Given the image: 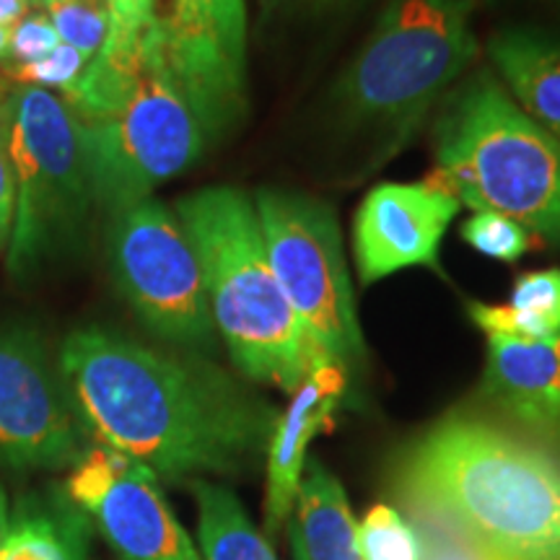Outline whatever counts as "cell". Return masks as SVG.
<instances>
[{"mask_svg": "<svg viewBox=\"0 0 560 560\" xmlns=\"http://www.w3.org/2000/svg\"><path fill=\"white\" fill-rule=\"evenodd\" d=\"M58 366L96 441L161 480L242 475L268 452L278 412L200 355L91 327L68 335Z\"/></svg>", "mask_w": 560, "mask_h": 560, "instance_id": "1", "label": "cell"}, {"mask_svg": "<svg viewBox=\"0 0 560 560\" xmlns=\"http://www.w3.org/2000/svg\"><path fill=\"white\" fill-rule=\"evenodd\" d=\"M392 488L511 560L560 558V457L499 420L441 418L397 452Z\"/></svg>", "mask_w": 560, "mask_h": 560, "instance_id": "2", "label": "cell"}, {"mask_svg": "<svg viewBox=\"0 0 560 560\" xmlns=\"http://www.w3.org/2000/svg\"><path fill=\"white\" fill-rule=\"evenodd\" d=\"M206 283L215 335L252 382L293 395L310 371L330 361L272 276L255 200L240 187H206L174 202Z\"/></svg>", "mask_w": 560, "mask_h": 560, "instance_id": "3", "label": "cell"}, {"mask_svg": "<svg viewBox=\"0 0 560 560\" xmlns=\"http://www.w3.org/2000/svg\"><path fill=\"white\" fill-rule=\"evenodd\" d=\"M433 159L425 182L462 208L509 215L560 244V140L524 115L490 68L446 94L433 128Z\"/></svg>", "mask_w": 560, "mask_h": 560, "instance_id": "4", "label": "cell"}, {"mask_svg": "<svg viewBox=\"0 0 560 560\" xmlns=\"http://www.w3.org/2000/svg\"><path fill=\"white\" fill-rule=\"evenodd\" d=\"M478 52L467 0H387L335 83V115L400 149Z\"/></svg>", "mask_w": 560, "mask_h": 560, "instance_id": "5", "label": "cell"}, {"mask_svg": "<svg viewBox=\"0 0 560 560\" xmlns=\"http://www.w3.org/2000/svg\"><path fill=\"white\" fill-rule=\"evenodd\" d=\"M81 128L96 206L112 215L153 198L156 187L198 164L210 149L213 136L166 58L159 16L145 32L138 75L125 100Z\"/></svg>", "mask_w": 560, "mask_h": 560, "instance_id": "6", "label": "cell"}, {"mask_svg": "<svg viewBox=\"0 0 560 560\" xmlns=\"http://www.w3.org/2000/svg\"><path fill=\"white\" fill-rule=\"evenodd\" d=\"M9 112L16 177L9 272L26 280L79 247L96 198L83 128L66 100L24 83L9 91Z\"/></svg>", "mask_w": 560, "mask_h": 560, "instance_id": "7", "label": "cell"}, {"mask_svg": "<svg viewBox=\"0 0 560 560\" xmlns=\"http://www.w3.org/2000/svg\"><path fill=\"white\" fill-rule=\"evenodd\" d=\"M265 249L280 291L327 359L353 369L366 359L340 221L330 202L262 187L255 195Z\"/></svg>", "mask_w": 560, "mask_h": 560, "instance_id": "8", "label": "cell"}, {"mask_svg": "<svg viewBox=\"0 0 560 560\" xmlns=\"http://www.w3.org/2000/svg\"><path fill=\"white\" fill-rule=\"evenodd\" d=\"M109 262L132 312L151 332L185 348H213L202 270L174 208L149 198L112 215Z\"/></svg>", "mask_w": 560, "mask_h": 560, "instance_id": "9", "label": "cell"}, {"mask_svg": "<svg viewBox=\"0 0 560 560\" xmlns=\"http://www.w3.org/2000/svg\"><path fill=\"white\" fill-rule=\"evenodd\" d=\"M83 423L37 332L0 327V465L60 470L83 457Z\"/></svg>", "mask_w": 560, "mask_h": 560, "instance_id": "10", "label": "cell"}, {"mask_svg": "<svg viewBox=\"0 0 560 560\" xmlns=\"http://www.w3.org/2000/svg\"><path fill=\"white\" fill-rule=\"evenodd\" d=\"M66 495L96 524L122 560H200L149 467L128 454L94 446L68 475Z\"/></svg>", "mask_w": 560, "mask_h": 560, "instance_id": "11", "label": "cell"}, {"mask_svg": "<svg viewBox=\"0 0 560 560\" xmlns=\"http://www.w3.org/2000/svg\"><path fill=\"white\" fill-rule=\"evenodd\" d=\"M174 73L219 140L242 120L247 104V3L244 0H172L159 16Z\"/></svg>", "mask_w": 560, "mask_h": 560, "instance_id": "12", "label": "cell"}, {"mask_svg": "<svg viewBox=\"0 0 560 560\" xmlns=\"http://www.w3.org/2000/svg\"><path fill=\"white\" fill-rule=\"evenodd\" d=\"M462 202L429 182H382L353 215V262L361 285L395 272L439 268V252Z\"/></svg>", "mask_w": 560, "mask_h": 560, "instance_id": "13", "label": "cell"}, {"mask_svg": "<svg viewBox=\"0 0 560 560\" xmlns=\"http://www.w3.org/2000/svg\"><path fill=\"white\" fill-rule=\"evenodd\" d=\"M348 389V369L335 361H322L310 371L301 387L291 395L289 408L278 412L270 433L268 452V490H265V535L276 540L289 524L296 506L301 475L306 467L312 441L335 425L342 397Z\"/></svg>", "mask_w": 560, "mask_h": 560, "instance_id": "14", "label": "cell"}, {"mask_svg": "<svg viewBox=\"0 0 560 560\" xmlns=\"http://www.w3.org/2000/svg\"><path fill=\"white\" fill-rule=\"evenodd\" d=\"M482 397L522 433L560 454V338L488 335Z\"/></svg>", "mask_w": 560, "mask_h": 560, "instance_id": "15", "label": "cell"}, {"mask_svg": "<svg viewBox=\"0 0 560 560\" xmlns=\"http://www.w3.org/2000/svg\"><path fill=\"white\" fill-rule=\"evenodd\" d=\"M488 60L524 115L560 140V32L506 26L488 39Z\"/></svg>", "mask_w": 560, "mask_h": 560, "instance_id": "16", "label": "cell"}, {"mask_svg": "<svg viewBox=\"0 0 560 560\" xmlns=\"http://www.w3.org/2000/svg\"><path fill=\"white\" fill-rule=\"evenodd\" d=\"M296 503L299 516L289 520L291 550L296 556L304 560H366L346 490L319 459L306 462Z\"/></svg>", "mask_w": 560, "mask_h": 560, "instance_id": "17", "label": "cell"}, {"mask_svg": "<svg viewBox=\"0 0 560 560\" xmlns=\"http://www.w3.org/2000/svg\"><path fill=\"white\" fill-rule=\"evenodd\" d=\"M0 560H89V520L66 490L30 493L11 511Z\"/></svg>", "mask_w": 560, "mask_h": 560, "instance_id": "18", "label": "cell"}, {"mask_svg": "<svg viewBox=\"0 0 560 560\" xmlns=\"http://www.w3.org/2000/svg\"><path fill=\"white\" fill-rule=\"evenodd\" d=\"M467 317L488 335L520 340L560 338V270H529L514 280L509 304L470 301Z\"/></svg>", "mask_w": 560, "mask_h": 560, "instance_id": "19", "label": "cell"}, {"mask_svg": "<svg viewBox=\"0 0 560 560\" xmlns=\"http://www.w3.org/2000/svg\"><path fill=\"white\" fill-rule=\"evenodd\" d=\"M198 540L206 560H278L268 537L252 527L242 501L229 488L192 480Z\"/></svg>", "mask_w": 560, "mask_h": 560, "instance_id": "20", "label": "cell"}, {"mask_svg": "<svg viewBox=\"0 0 560 560\" xmlns=\"http://www.w3.org/2000/svg\"><path fill=\"white\" fill-rule=\"evenodd\" d=\"M405 520L416 532L420 560H511L503 552L493 550L490 545L480 542L470 532L423 506H400Z\"/></svg>", "mask_w": 560, "mask_h": 560, "instance_id": "21", "label": "cell"}, {"mask_svg": "<svg viewBox=\"0 0 560 560\" xmlns=\"http://www.w3.org/2000/svg\"><path fill=\"white\" fill-rule=\"evenodd\" d=\"M60 42L79 50L89 62L100 55L112 32L109 0H39Z\"/></svg>", "mask_w": 560, "mask_h": 560, "instance_id": "22", "label": "cell"}, {"mask_svg": "<svg viewBox=\"0 0 560 560\" xmlns=\"http://www.w3.org/2000/svg\"><path fill=\"white\" fill-rule=\"evenodd\" d=\"M462 242L493 262L514 265L535 247L537 236L520 221L493 210H478L459 229Z\"/></svg>", "mask_w": 560, "mask_h": 560, "instance_id": "23", "label": "cell"}, {"mask_svg": "<svg viewBox=\"0 0 560 560\" xmlns=\"http://www.w3.org/2000/svg\"><path fill=\"white\" fill-rule=\"evenodd\" d=\"M359 542L366 560H420L416 532L400 511L384 503L363 516Z\"/></svg>", "mask_w": 560, "mask_h": 560, "instance_id": "24", "label": "cell"}, {"mask_svg": "<svg viewBox=\"0 0 560 560\" xmlns=\"http://www.w3.org/2000/svg\"><path fill=\"white\" fill-rule=\"evenodd\" d=\"M86 66L89 60L83 58L79 50H73V47L66 45V42H60L47 58L30 62V66L13 68V73H16L24 83H30V86L62 91V94H68V91L79 83Z\"/></svg>", "mask_w": 560, "mask_h": 560, "instance_id": "25", "label": "cell"}, {"mask_svg": "<svg viewBox=\"0 0 560 560\" xmlns=\"http://www.w3.org/2000/svg\"><path fill=\"white\" fill-rule=\"evenodd\" d=\"M60 45L58 32H55L50 16L45 9H34L24 21H19L11 32V45H9V62L11 68L30 66L47 58L55 47Z\"/></svg>", "mask_w": 560, "mask_h": 560, "instance_id": "26", "label": "cell"}, {"mask_svg": "<svg viewBox=\"0 0 560 560\" xmlns=\"http://www.w3.org/2000/svg\"><path fill=\"white\" fill-rule=\"evenodd\" d=\"M11 112L9 94L0 100V249L9 247L13 229V210H16V177L11 161Z\"/></svg>", "mask_w": 560, "mask_h": 560, "instance_id": "27", "label": "cell"}, {"mask_svg": "<svg viewBox=\"0 0 560 560\" xmlns=\"http://www.w3.org/2000/svg\"><path fill=\"white\" fill-rule=\"evenodd\" d=\"M112 32L107 42L136 45L156 21V0H109Z\"/></svg>", "mask_w": 560, "mask_h": 560, "instance_id": "28", "label": "cell"}, {"mask_svg": "<svg viewBox=\"0 0 560 560\" xmlns=\"http://www.w3.org/2000/svg\"><path fill=\"white\" fill-rule=\"evenodd\" d=\"M338 3H342V0H262L260 11H262V19H278V16H296V13L325 11Z\"/></svg>", "mask_w": 560, "mask_h": 560, "instance_id": "29", "label": "cell"}, {"mask_svg": "<svg viewBox=\"0 0 560 560\" xmlns=\"http://www.w3.org/2000/svg\"><path fill=\"white\" fill-rule=\"evenodd\" d=\"M39 0H0V30L13 32L19 21H24L34 9H39Z\"/></svg>", "mask_w": 560, "mask_h": 560, "instance_id": "30", "label": "cell"}, {"mask_svg": "<svg viewBox=\"0 0 560 560\" xmlns=\"http://www.w3.org/2000/svg\"><path fill=\"white\" fill-rule=\"evenodd\" d=\"M9 524H11L9 499H5V490H3V486H0V548H3L5 535H9Z\"/></svg>", "mask_w": 560, "mask_h": 560, "instance_id": "31", "label": "cell"}, {"mask_svg": "<svg viewBox=\"0 0 560 560\" xmlns=\"http://www.w3.org/2000/svg\"><path fill=\"white\" fill-rule=\"evenodd\" d=\"M9 45H11V34L0 30V62H9Z\"/></svg>", "mask_w": 560, "mask_h": 560, "instance_id": "32", "label": "cell"}, {"mask_svg": "<svg viewBox=\"0 0 560 560\" xmlns=\"http://www.w3.org/2000/svg\"><path fill=\"white\" fill-rule=\"evenodd\" d=\"M5 94H9V91H5V81L3 79H0V100H3V96Z\"/></svg>", "mask_w": 560, "mask_h": 560, "instance_id": "33", "label": "cell"}, {"mask_svg": "<svg viewBox=\"0 0 560 560\" xmlns=\"http://www.w3.org/2000/svg\"><path fill=\"white\" fill-rule=\"evenodd\" d=\"M558 560H560V558H558Z\"/></svg>", "mask_w": 560, "mask_h": 560, "instance_id": "34", "label": "cell"}]
</instances>
